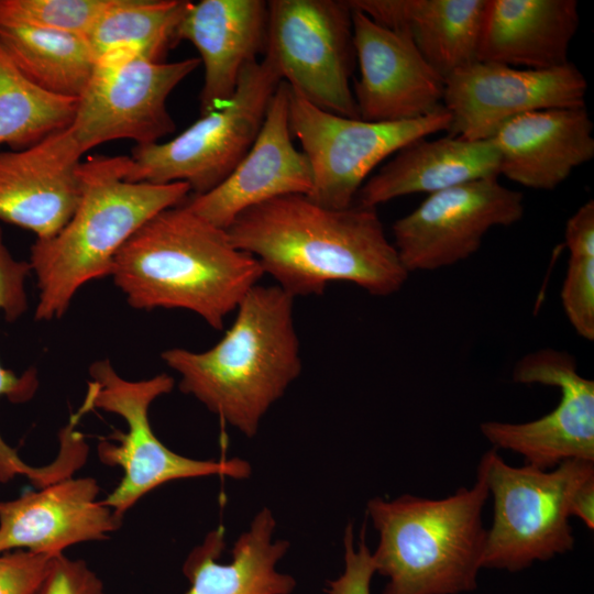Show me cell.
Wrapping results in <instances>:
<instances>
[{
  "label": "cell",
  "mask_w": 594,
  "mask_h": 594,
  "mask_svg": "<svg viewBox=\"0 0 594 594\" xmlns=\"http://www.w3.org/2000/svg\"><path fill=\"white\" fill-rule=\"evenodd\" d=\"M226 231L294 298L321 295L333 282L386 297L409 274L373 207L332 209L306 195H285L242 211Z\"/></svg>",
  "instance_id": "obj_1"
},
{
  "label": "cell",
  "mask_w": 594,
  "mask_h": 594,
  "mask_svg": "<svg viewBox=\"0 0 594 594\" xmlns=\"http://www.w3.org/2000/svg\"><path fill=\"white\" fill-rule=\"evenodd\" d=\"M263 275L226 230L183 204L140 227L116 254L110 274L131 307L186 309L217 330Z\"/></svg>",
  "instance_id": "obj_2"
},
{
  "label": "cell",
  "mask_w": 594,
  "mask_h": 594,
  "mask_svg": "<svg viewBox=\"0 0 594 594\" xmlns=\"http://www.w3.org/2000/svg\"><path fill=\"white\" fill-rule=\"evenodd\" d=\"M293 306L294 297L277 285L256 284L212 348L202 352L173 348L162 353V360L179 374L183 393L252 438L301 371Z\"/></svg>",
  "instance_id": "obj_3"
},
{
  "label": "cell",
  "mask_w": 594,
  "mask_h": 594,
  "mask_svg": "<svg viewBox=\"0 0 594 594\" xmlns=\"http://www.w3.org/2000/svg\"><path fill=\"white\" fill-rule=\"evenodd\" d=\"M128 156H88L80 162L79 204L63 229L31 248L36 277V320L62 317L85 284L110 276L116 254L147 220L183 204L190 193L183 182L157 185L124 178Z\"/></svg>",
  "instance_id": "obj_4"
},
{
  "label": "cell",
  "mask_w": 594,
  "mask_h": 594,
  "mask_svg": "<svg viewBox=\"0 0 594 594\" xmlns=\"http://www.w3.org/2000/svg\"><path fill=\"white\" fill-rule=\"evenodd\" d=\"M490 496L485 471L441 499L374 497L366 513L378 534L372 558L388 579L383 594H460L476 588L486 531L482 512Z\"/></svg>",
  "instance_id": "obj_5"
},
{
  "label": "cell",
  "mask_w": 594,
  "mask_h": 594,
  "mask_svg": "<svg viewBox=\"0 0 594 594\" xmlns=\"http://www.w3.org/2000/svg\"><path fill=\"white\" fill-rule=\"evenodd\" d=\"M90 382L81 407L84 414L101 409L120 416L128 431H117V443L101 440L99 460L120 466L123 476L102 503L123 518L144 495L170 481L202 476L243 480L251 475V464L241 458L198 460L167 448L154 433L148 419L151 404L172 392L174 378L162 373L147 380L130 381L120 376L109 360L89 367Z\"/></svg>",
  "instance_id": "obj_6"
},
{
  "label": "cell",
  "mask_w": 594,
  "mask_h": 594,
  "mask_svg": "<svg viewBox=\"0 0 594 594\" xmlns=\"http://www.w3.org/2000/svg\"><path fill=\"white\" fill-rule=\"evenodd\" d=\"M480 463L494 504L483 568L516 572L573 548L571 502L575 491L594 477V461L566 460L552 471L529 464L515 468L494 448Z\"/></svg>",
  "instance_id": "obj_7"
},
{
  "label": "cell",
  "mask_w": 594,
  "mask_h": 594,
  "mask_svg": "<svg viewBox=\"0 0 594 594\" xmlns=\"http://www.w3.org/2000/svg\"><path fill=\"white\" fill-rule=\"evenodd\" d=\"M280 81L267 57L248 64L223 106L200 116L167 142L136 145L128 156L124 178L157 185L183 182L193 195L210 191L232 173L254 143Z\"/></svg>",
  "instance_id": "obj_8"
},
{
  "label": "cell",
  "mask_w": 594,
  "mask_h": 594,
  "mask_svg": "<svg viewBox=\"0 0 594 594\" xmlns=\"http://www.w3.org/2000/svg\"><path fill=\"white\" fill-rule=\"evenodd\" d=\"M267 7L264 56L282 80L324 111L359 118L350 86L356 58L348 1L272 0Z\"/></svg>",
  "instance_id": "obj_9"
},
{
  "label": "cell",
  "mask_w": 594,
  "mask_h": 594,
  "mask_svg": "<svg viewBox=\"0 0 594 594\" xmlns=\"http://www.w3.org/2000/svg\"><path fill=\"white\" fill-rule=\"evenodd\" d=\"M289 127L311 167L314 186L308 197L343 209L354 204L382 161L416 140L449 131L451 114L442 108L415 120L372 122L324 111L289 88Z\"/></svg>",
  "instance_id": "obj_10"
},
{
  "label": "cell",
  "mask_w": 594,
  "mask_h": 594,
  "mask_svg": "<svg viewBox=\"0 0 594 594\" xmlns=\"http://www.w3.org/2000/svg\"><path fill=\"white\" fill-rule=\"evenodd\" d=\"M200 64L199 57L166 63L131 53L97 59L69 125L74 139L85 153L113 140L157 143L176 129L169 95Z\"/></svg>",
  "instance_id": "obj_11"
},
{
  "label": "cell",
  "mask_w": 594,
  "mask_h": 594,
  "mask_svg": "<svg viewBox=\"0 0 594 594\" xmlns=\"http://www.w3.org/2000/svg\"><path fill=\"white\" fill-rule=\"evenodd\" d=\"M524 196L498 182L481 178L428 197L392 226L394 246L408 273L451 266L477 252L495 227L518 222Z\"/></svg>",
  "instance_id": "obj_12"
},
{
  "label": "cell",
  "mask_w": 594,
  "mask_h": 594,
  "mask_svg": "<svg viewBox=\"0 0 594 594\" xmlns=\"http://www.w3.org/2000/svg\"><path fill=\"white\" fill-rule=\"evenodd\" d=\"M587 81L568 63L525 69L473 62L444 78L443 108L451 114L449 134L488 140L510 119L537 110L585 107Z\"/></svg>",
  "instance_id": "obj_13"
},
{
  "label": "cell",
  "mask_w": 594,
  "mask_h": 594,
  "mask_svg": "<svg viewBox=\"0 0 594 594\" xmlns=\"http://www.w3.org/2000/svg\"><path fill=\"white\" fill-rule=\"evenodd\" d=\"M513 380L556 386L557 407L521 424L484 421L480 429L495 449L521 454L526 464L546 470L573 459L594 461V382L578 372L568 352L541 349L521 358Z\"/></svg>",
  "instance_id": "obj_14"
},
{
  "label": "cell",
  "mask_w": 594,
  "mask_h": 594,
  "mask_svg": "<svg viewBox=\"0 0 594 594\" xmlns=\"http://www.w3.org/2000/svg\"><path fill=\"white\" fill-rule=\"evenodd\" d=\"M351 9L360 68L353 90L359 118L408 121L442 109L444 78L422 57L410 36Z\"/></svg>",
  "instance_id": "obj_15"
},
{
  "label": "cell",
  "mask_w": 594,
  "mask_h": 594,
  "mask_svg": "<svg viewBox=\"0 0 594 594\" xmlns=\"http://www.w3.org/2000/svg\"><path fill=\"white\" fill-rule=\"evenodd\" d=\"M292 136L289 86L282 80L242 161L217 187L187 197L183 205L205 221L227 230L250 207L285 195L309 196L314 186L311 167Z\"/></svg>",
  "instance_id": "obj_16"
},
{
  "label": "cell",
  "mask_w": 594,
  "mask_h": 594,
  "mask_svg": "<svg viewBox=\"0 0 594 594\" xmlns=\"http://www.w3.org/2000/svg\"><path fill=\"white\" fill-rule=\"evenodd\" d=\"M84 154L69 127L33 146L0 152V220L38 240L58 233L80 200Z\"/></svg>",
  "instance_id": "obj_17"
},
{
  "label": "cell",
  "mask_w": 594,
  "mask_h": 594,
  "mask_svg": "<svg viewBox=\"0 0 594 594\" xmlns=\"http://www.w3.org/2000/svg\"><path fill=\"white\" fill-rule=\"evenodd\" d=\"M94 477H66L0 502V553L28 550L57 556L74 544L103 540L122 517L97 501Z\"/></svg>",
  "instance_id": "obj_18"
},
{
  "label": "cell",
  "mask_w": 594,
  "mask_h": 594,
  "mask_svg": "<svg viewBox=\"0 0 594 594\" xmlns=\"http://www.w3.org/2000/svg\"><path fill=\"white\" fill-rule=\"evenodd\" d=\"M268 7L262 0L189 2L177 40L189 41L204 65L200 116L223 106L234 94L242 69L265 54Z\"/></svg>",
  "instance_id": "obj_19"
},
{
  "label": "cell",
  "mask_w": 594,
  "mask_h": 594,
  "mask_svg": "<svg viewBox=\"0 0 594 594\" xmlns=\"http://www.w3.org/2000/svg\"><path fill=\"white\" fill-rule=\"evenodd\" d=\"M499 175L524 187L553 190L594 156L593 122L585 107L527 112L491 138Z\"/></svg>",
  "instance_id": "obj_20"
},
{
  "label": "cell",
  "mask_w": 594,
  "mask_h": 594,
  "mask_svg": "<svg viewBox=\"0 0 594 594\" xmlns=\"http://www.w3.org/2000/svg\"><path fill=\"white\" fill-rule=\"evenodd\" d=\"M580 25L575 0H486L479 62L525 69L569 63V47Z\"/></svg>",
  "instance_id": "obj_21"
},
{
  "label": "cell",
  "mask_w": 594,
  "mask_h": 594,
  "mask_svg": "<svg viewBox=\"0 0 594 594\" xmlns=\"http://www.w3.org/2000/svg\"><path fill=\"white\" fill-rule=\"evenodd\" d=\"M276 519L264 507L252 519L231 550V560L220 562L224 530L207 535L187 557L183 572L190 586L186 594H292L296 580L277 570L289 542L275 539Z\"/></svg>",
  "instance_id": "obj_22"
},
{
  "label": "cell",
  "mask_w": 594,
  "mask_h": 594,
  "mask_svg": "<svg viewBox=\"0 0 594 594\" xmlns=\"http://www.w3.org/2000/svg\"><path fill=\"white\" fill-rule=\"evenodd\" d=\"M499 176V157L491 139L448 134L416 140L398 152L360 188L356 204L378 205L410 194L428 195L481 178Z\"/></svg>",
  "instance_id": "obj_23"
},
{
  "label": "cell",
  "mask_w": 594,
  "mask_h": 594,
  "mask_svg": "<svg viewBox=\"0 0 594 594\" xmlns=\"http://www.w3.org/2000/svg\"><path fill=\"white\" fill-rule=\"evenodd\" d=\"M376 23L406 32L443 78L476 62L486 0H350Z\"/></svg>",
  "instance_id": "obj_24"
},
{
  "label": "cell",
  "mask_w": 594,
  "mask_h": 594,
  "mask_svg": "<svg viewBox=\"0 0 594 594\" xmlns=\"http://www.w3.org/2000/svg\"><path fill=\"white\" fill-rule=\"evenodd\" d=\"M0 43L25 77L54 95L79 99L96 68L84 35L0 21Z\"/></svg>",
  "instance_id": "obj_25"
},
{
  "label": "cell",
  "mask_w": 594,
  "mask_h": 594,
  "mask_svg": "<svg viewBox=\"0 0 594 594\" xmlns=\"http://www.w3.org/2000/svg\"><path fill=\"white\" fill-rule=\"evenodd\" d=\"M190 1L114 0L86 36L96 61L131 53L164 62L177 43V28Z\"/></svg>",
  "instance_id": "obj_26"
},
{
  "label": "cell",
  "mask_w": 594,
  "mask_h": 594,
  "mask_svg": "<svg viewBox=\"0 0 594 594\" xmlns=\"http://www.w3.org/2000/svg\"><path fill=\"white\" fill-rule=\"evenodd\" d=\"M77 98L51 94L25 77L0 43V144L13 151L33 146L68 128Z\"/></svg>",
  "instance_id": "obj_27"
},
{
  "label": "cell",
  "mask_w": 594,
  "mask_h": 594,
  "mask_svg": "<svg viewBox=\"0 0 594 594\" xmlns=\"http://www.w3.org/2000/svg\"><path fill=\"white\" fill-rule=\"evenodd\" d=\"M30 273L29 262L18 261L9 252L0 228V310L8 321H14L28 308L25 282ZM38 384L34 369L18 375L0 363V397L14 404L26 403L36 393ZM18 475L28 477L41 488L64 479L67 465L61 458H55L48 465H29L0 435V483H8Z\"/></svg>",
  "instance_id": "obj_28"
},
{
  "label": "cell",
  "mask_w": 594,
  "mask_h": 594,
  "mask_svg": "<svg viewBox=\"0 0 594 594\" xmlns=\"http://www.w3.org/2000/svg\"><path fill=\"white\" fill-rule=\"evenodd\" d=\"M114 0H0V21L87 36Z\"/></svg>",
  "instance_id": "obj_29"
},
{
  "label": "cell",
  "mask_w": 594,
  "mask_h": 594,
  "mask_svg": "<svg viewBox=\"0 0 594 594\" xmlns=\"http://www.w3.org/2000/svg\"><path fill=\"white\" fill-rule=\"evenodd\" d=\"M561 289L565 316L574 331L594 340V254H569Z\"/></svg>",
  "instance_id": "obj_30"
},
{
  "label": "cell",
  "mask_w": 594,
  "mask_h": 594,
  "mask_svg": "<svg viewBox=\"0 0 594 594\" xmlns=\"http://www.w3.org/2000/svg\"><path fill=\"white\" fill-rule=\"evenodd\" d=\"M31 594H106L101 579L84 560L54 556Z\"/></svg>",
  "instance_id": "obj_31"
},
{
  "label": "cell",
  "mask_w": 594,
  "mask_h": 594,
  "mask_svg": "<svg viewBox=\"0 0 594 594\" xmlns=\"http://www.w3.org/2000/svg\"><path fill=\"white\" fill-rule=\"evenodd\" d=\"M355 543L353 525L343 535L344 569L336 579L327 582V594H371V582L376 573L372 552L364 539V529Z\"/></svg>",
  "instance_id": "obj_32"
},
{
  "label": "cell",
  "mask_w": 594,
  "mask_h": 594,
  "mask_svg": "<svg viewBox=\"0 0 594 594\" xmlns=\"http://www.w3.org/2000/svg\"><path fill=\"white\" fill-rule=\"evenodd\" d=\"M53 557L28 550L0 553V594H31Z\"/></svg>",
  "instance_id": "obj_33"
},
{
  "label": "cell",
  "mask_w": 594,
  "mask_h": 594,
  "mask_svg": "<svg viewBox=\"0 0 594 594\" xmlns=\"http://www.w3.org/2000/svg\"><path fill=\"white\" fill-rule=\"evenodd\" d=\"M569 254H594V200L582 205L566 221L564 230Z\"/></svg>",
  "instance_id": "obj_34"
},
{
  "label": "cell",
  "mask_w": 594,
  "mask_h": 594,
  "mask_svg": "<svg viewBox=\"0 0 594 594\" xmlns=\"http://www.w3.org/2000/svg\"><path fill=\"white\" fill-rule=\"evenodd\" d=\"M571 516L580 518L587 528H594V477L575 491L571 502Z\"/></svg>",
  "instance_id": "obj_35"
}]
</instances>
